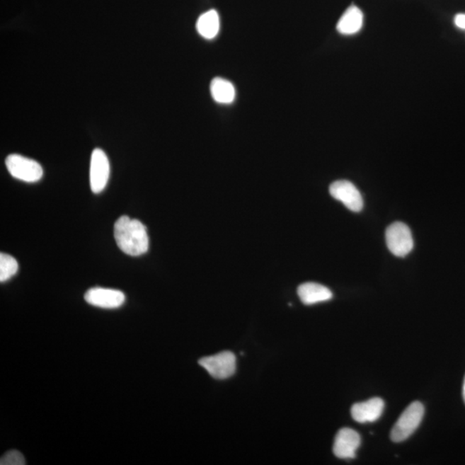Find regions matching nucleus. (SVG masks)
<instances>
[{"label":"nucleus","instance_id":"20e7f679","mask_svg":"<svg viewBox=\"0 0 465 465\" xmlns=\"http://www.w3.org/2000/svg\"><path fill=\"white\" fill-rule=\"evenodd\" d=\"M386 243L391 253L397 257H405L412 251L413 240L411 229L403 222H396L386 229Z\"/></svg>","mask_w":465,"mask_h":465},{"label":"nucleus","instance_id":"4468645a","mask_svg":"<svg viewBox=\"0 0 465 465\" xmlns=\"http://www.w3.org/2000/svg\"><path fill=\"white\" fill-rule=\"evenodd\" d=\"M197 33L205 39H213L220 30L219 15L214 10H210L200 16L197 22Z\"/></svg>","mask_w":465,"mask_h":465},{"label":"nucleus","instance_id":"ddd939ff","mask_svg":"<svg viewBox=\"0 0 465 465\" xmlns=\"http://www.w3.org/2000/svg\"><path fill=\"white\" fill-rule=\"evenodd\" d=\"M210 93L217 103L230 105L236 98V91L231 82L218 77L214 78L210 83Z\"/></svg>","mask_w":465,"mask_h":465},{"label":"nucleus","instance_id":"1a4fd4ad","mask_svg":"<svg viewBox=\"0 0 465 465\" xmlns=\"http://www.w3.org/2000/svg\"><path fill=\"white\" fill-rule=\"evenodd\" d=\"M360 443V436L355 430L347 427L340 429L333 444V453L341 459H355Z\"/></svg>","mask_w":465,"mask_h":465},{"label":"nucleus","instance_id":"f3484780","mask_svg":"<svg viewBox=\"0 0 465 465\" xmlns=\"http://www.w3.org/2000/svg\"><path fill=\"white\" fill-rule=\"evenodd\" d=\"M455 25L460 28V29L465 30V14H459L456 16Z\"/></svg>","mask_w":465,"mask_h":465},{"label":"nucleus","instance_id":"0eeeda50","mask_svg":"<svg viewBox=\"0 0 465 465\" xmlns=\"http://www.w3.org/2000/svg\"><path fill=\"white\" fill-rule=\"evenodd\" d=\"M330 194L353 212H360L363 209L364 202L360 190L352 183L347 180L333 182L329 188Z\"/></svg>","mask_w":465,"mask_h":465},{"label":"nucleus","instance_id":"dca6fc26","mask_svg":"<svg viewBox=\"0 0 465 465\" xmlns=\"http://www.w3.org/2000/svg\"><path fill=\"white\" fill-rule=\"evenodd\" d=\"M1 465H25V457L18 451H10L6 453L0 459Z\"/></svg>","mask_w":465,"mask_h":465},{"label":"nucleus","instance_id":"7ed1b4c3","mask_svg":"<svg viewBox=\"0 0 465 465\" xmlns=\"http://www.w3.org/2000/svg\"><path fill=\"white\" fill-rule=\"evenodd\" d=\"M6 165L11 176L18 180L34 183L41 180L43 170L38 162L19 154H11L6 158Z\"/></svg>","mask_w":465,"mask_h":465},{"label":"nucleus","instance_id":"f257e3e1","mask_svg":"<svg viewBox=\"0 0 465 465\" xmlns=\"http://www.w3.org/2000/svg\"><path fill=\"white\" fill-rule=\"evenodd\" d=\"M114 236L118 248L128 256H140L148 252V230L140 221L121 217L115 224Z\"/></svg>","mask_w":465,"mask_h":465},{"label":"nucleus","instance_id":"423d86ee","mask_svg":"<svg viewBox=\"0 0 465 465\" xmlns=\"http://www.w3.org/2000/svg\"><path fill=\"white\" fill-rule=\"evenodd\" d=\"M110 176L108 157L101 149L91 154L90 166L91 189L94 193H101L105 188Z\"/></svg>","mask_w":465,"mask_h":465},{"label":"nucleus","instance_id":"9d476101","mask_svg":"<svg viewBox=\"0 0 465 465\" xmlns=\"http://www.w3.org/2000/svg\"><path fill=\"white\" fill-rule=\"evenodd\" d=\"M384 409V400L375 397V398L353 405L351 413L353 420H356L357 423H374L380 418Z\"/></svg>","mask_w":465,"mask_h":465},{"label":"nucleus","instance_id":"f03ea898","mask_svg":"<svg viewBox=\"0 0 465 465\" xmlns=\"http://www.w3.org/2000/svg\"><path fill=\"white\" fill-rule=\"evenodd\" d=\"M425 408L420 401H413L405 409L393 427L391 438L399 443L411 437L419 427L423 419Z\"/></svg>","mask_w":465,"mask_h":465},{"label":"nucleus","instance_id":"9b49d317","mask_svg":"<svg viewBox=\"0 0 465 465\" xmlns=\"http://www.w3.org/2000/svg\"><path fill=\"white\" fill-rule=\"evenodd\" d=\"M297 294L306 305H312L332 299L333 293L324 285L316 283H305L297 289Z\"/></svg>","mask_w":465,"mask_h":465},{"label":"nucleus","instance_id":"f8f14e48","mask_svg":"<svg viewBox=\"0 0 465 465\" xmlns=\"http://www.w3.org/2000/svg\"><path fill=\"white\" fill-rule=\"evenodd\" d=\"M364 23V15L359 8L352 6L348 8L338 22L337 30L340 34L355 35L361 30Z\"/></svg>","mask_w":465,"mask_h":465},{"label":"nucleus","instance_id":"6e6552de","mask_svg":"<svg viewBox=\"0 0 465 465\" xmlns=\"http://www.w3.org/2000/svg\"><path fill=\"white\" fill-rule=\"evenodd\" d=\"M86 303L101 309H117L125 304V295L113 289L95 287L86 293Z\"/></svg>","mask_w":465,"mask_h":465},{"label":"nucleus","instance_id":"2eb2a0df","mask_svg":"<svg viewBox=\"0 0 465 465\" xmlns=\"http://www.w3.org/2000/svg\"><path fill=\"white\" fill-rule=\"evenodd\" d=\"M18 271V261L9 254H0V282L11 280Z\"/></svg>","mask_w":465,"mask_h":465},{"label":"nucleus","instance_id":"a211bd4d","mask_svg":"<svg viewBox=\"0 0 465 465\" xmlns=\"http://www.w3.org/2000/svg\"><path fill=\"white\" fill-rule=\"evenodd\" d=\"M463 397L465 403V377H464V386H463Z\"/></svg>","mask_w":465,"mask_h":465},{"label":"nucleus","instance_id":"39448f33","mask_svg":"<svg viewBox=\"0 0 465 465\" xmlns=\"http://www.w3.org/2000/svg\"><path fill=\"white\" fill-rule=\"evenodd\" d=\"M200 364L214 379H226L236 372V357L231 352H222L216 355L202 357Z\"/></svg>","mask_w":465,"mask_h":465}]
</instances>
